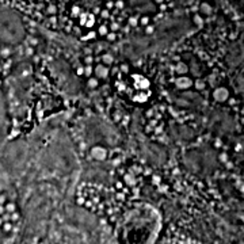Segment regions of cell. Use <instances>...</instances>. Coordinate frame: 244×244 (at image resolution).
Returning a JSON list of instances; mask_svg holds the SVG:
<instances>
[{
  "instance_id": "1",
  "label": "cell",
  "mask_w": 244,
  "mask_h": 244,
  "mask_svg": "<svg viewBox=\"0 0 244 244\" xmlns=\"http://www.w3.org/2000/svg\"><path fill=\"white\" fill-rule=\"evenodd\" d=\"M26 40V27L22 15L14 8L0 10V50L21 46Z\"/></svg>"
}]
</instances>
